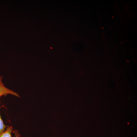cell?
<instances>
[{
    "instance_id": "6da1fadb",
    "label": "cell",
    "mask_w": 137,
    "mask_h": 137,
    "mask_svg": "<svg viewBox=\"0 0 137 137\" xmlns=\"http://www.w3.org/2000/svg\"><path fill=\"white\" fill-rule=\"evenodd\" d=\"M2 76L0 77V98L3 95H6L8 94H11L18 97L19 95L16 93L5 87L2 81ZM1 101L0 100V104Z\"/></svg>"
},
{
    "instance_id": "7a4b0ae2",
    "label": "cell",
    "mask_w": 137,
    "mask_h": 137,
    "mask_svg": "<svg viewBox=\"0 0 137 137\" xmlns=\"http://www.w3.org/2000/svg\"><path fill=\"white\" fill-rule=\"evenodd\" d=\"M13 128L12 126H8L4 132L0 134V137H11V133ZM14 133L15 137H20V134L16 130H14Z\"/></svg>"
},
{
    "instance_id": "3957f363",
    "label": "cell",
    "mask_w": 137,
    "mask_h": 137,
    "mask_svg": "<svg viewBox=\"0 0 137 137\" xmlns=\"http://www.w3.org/2000/svg\"><path fill=\"white\" fill-rule=\"evenodd\" d=\"M1 108V107L0 105V109ZM7 126L4 124L3 121L1 118L0 112V134L4 131L5 128Z\"/></svg>"
}]
</instances>
